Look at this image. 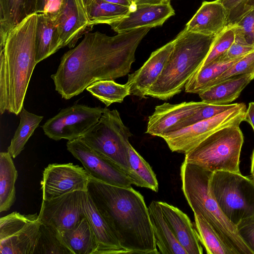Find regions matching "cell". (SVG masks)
Masks as SVG:
<instances>
[{
	"instance_id": "17",
	"label": "cell",
	"mask_w": 254,
	"mask_h": 254,
	"mask_svg": "<svg viewBox=\"0 0 254 254\" xmlns=\"http://www.w3.org/2000/svg\"><path fill=\"white\" fill-rule=\"evenodd\" d=\"M174 44V39L153 52L138 69L128 74L127 84L130 94L141 98L147 96L148 91L162 73Z\"/></svg>"
},
{
	"instance_id": "1",
	"label": "cell",
	"mask_w": 254,
	"mask_h": 254,
	"mask_svg": "<svg viewBox=\"0 0 254 254\" xmlns=\"http://www.w3.org/2000/svg\"><path fill=\"white\" fill-rule=\"evenodd\" d=\"M150 29L140 28L113 36L99 31L86 33L77 46L63 55L56 72L51 75L56 91L68 100L94 82L126 75L135 62L137 48Z\"/></svg>"
},
{
	"instance_id": "12",
	"label": "cell",
	"mask_w": 254,
	"mask_h": 254,
	"mask_svg": "<svg viewBox=\"0 0 254 254\" xmlns=\"http://www.w3.org/2000/svg\"><path fill=\"white\" fill-rule=\"evenodd\" d=\"M67 150L83 165L88 175L110 185L130 187L132 181L122 170L86 144L80 138L68 140Z\"/></svg>"
},
{
	"instance_id": "33",
	"label": "cell",
	"mask_w": 254,
	"mask_h": 254,
	"mask_svg": "<svg viewBox=\"0 0 254 254\" xmlns=\"http://www.w3.org/2000/svg\"><path fill=\"white\" fill-rule=\"evenodd\" d=\"M86 89L107 107L114 103H122L126 97L130 95L129 87L127 83L120 84L114 80L94 82Z\"/></svg>"
},
{
	"instance_id": "26",
	"label": "cell",
	"mask_w": 254,
	"mask_h": 254,
	"mask_svg": "<svg viewBox=\"0 0 254 254\" xmlns=\"http://www.w3.org/2000/svg\"><path fill=\"white\" fill-rule=\"evenodd\" d=\"M58 231L72 254H96L98 249L97 240L85 217L73 228Z\"/></svg>"
},
{
	"instance_id": "23",
	"label": "cell",
	"mask_w": 254,
	"mask_h": 254,
	"mask_svg": "<svg viewBox=\"0 0 254 254\" xmlns=\"http://www.w3.org/2000/svg\"><path fill=\"white\" fill-rule=\"evenodd\" d=\"M39 0H0V49L9 32L29 16L38 13Z\"/></svg>"
},
{
	"instance_id": "4",
	"label": "cell",
	"mask_w": 254,
	"mask_h": 254,
	"mask_svg": "<svg viewBox=\"0 0 254 254\" xmlns=\"http://www.w3.org/2000/svg\"><path fill=\"white\" fill-rule=\"evenodd\" d=\"M216 36L182 30L159 78L146 96L166 100L180 93L207 57Z\"/></svg>"
},
{
	"instance_id": "40",
	"label": "cell",
	"mask_w": 254,
	"mask_h": 254,
	"mask_svg": "<svg viewBox=\"0 0 254 254\" xmlns=\"http://www.w3.org/2000/svg\"><path fill=\"white\" fill-rule=\"evenodd\" d=\"M236 228L241 239L254 254V214L241 220Z\"/></svg>"
},
{
	"instance_id": "47",
	"label": "cell",
	"mask_w": 254,
	"mask_h": 254,
	"mask_svg": "<svg viewBox=\"0 0 254 254\" xmlns=\"http://www.w3.org/2000/svg\"><path fill=\"white\" fill-rule=\"evenodd\" d=\"M254 183V174L252 175V179Z\"/></svg>"
},
{
	"instance_id": "38",
	"label": "cell",
	"mask_w": 254,
	"mask_h": 254,
	"mask_svg": "<svg viewBox=\"0 0 254 254\" xmlns=\"http://www.w3.org/2000/svg\"><path fill=\"white\" fill-rule=\"evenodd\" d=\"M246 74H254V51L237 61L221 74L210 86L231 77Z\"/></svg>"
},
{
	"instance_id": "48",
	"label": "cell",
	"mask_w": 254,
	"mask_h": 254,
	"mask_svg": "<svg viewBox=\"0 0 254 254\" xmlns=\"http://www.w3.org/2000/svg\"><path fill=\"white\" fill-rule=\"evenodd\" d=\"M171 0H165V1H170Z\"/></svg>"
},
{
	"instance_id": "32",
	"label": "cell",
	"mask_w": 254,
	"mask_h": 254,
	"mask_svg": "<svg viewBox=\"0 0 254 254\" xmlns=\"http://www.w3.org/2000/svg\"><path fill=\"white\" fill-rule=\"evenodd\" d=\"M43 116L30 113L23 108L20 114V123L16 129L7 152L13 158H16L24 149L25 145L39 126Z\"/></svg>"
},
{
	"instance_id": "8",
	"label": "cell",
	"mask_w": 254,
	"mask_h": 254,
	"mask_svg": "<svg viewBox=\"0 0 254 254\" xmlns=\"http://www.w3.org/2000/svg\"><path fill=\"white\" fill-rule=\"evenodd\" d=\"M210 192L226 217L234 225L254 214V183L241 173L217 171L209 182Z\"/></svg>"
},
{
	"instance_id": "7",
	"label": "cell",
	"mask_w": 254,
	"mask_h": 254,
	"mask_svg": "<svg viewBox=\"0 0 254 254\" xmlns=\"http://www.w3.org/2000/svg\"><path fill=\"white\" fill-rule=\"evenodd\" d=\"M131 136L119 112L105 108L98 122L80 138L129 177L128 144Z\"/></svg>"
},
{
	"instance_id": "3",
	"label": "cell",
	"mask_w": 254,
	"mask_h": 254,
	"mask_svg": "<svg viewBox=\"0 0 254 254\" xmlns=\"http://www.w3.org/2000/svg\"><path fill=\"white\" fill-rule=\"evenodd\" d=\"M38 13L13 28L0 49V113L18 115L23 108L26 93L36 65V33Z\"/></svg>"
},
{
	"instance_id": "31",
	"label": "cell",
	"mask_w": 254,
	"mask_h": 254,
	"mask_svg": "<svg viewBox=\"0 0 254 254\" xmlns=\"http://www.w3.org/2000/svg\"><path fill=\"white\" fill-rule=\"evenodd\" d=\"M195 231L207 254H234L213 227L199 213H194Z\"/></svg>"
},
{
	"instance_id": "22",
	"label": "cell",
	"mask_w": 254,
	"mask_h": 254,
	"mask_svg": "<svg viewBox=\"0 0 254 254\" xmlns=\"http://www.w3.org/2000/svg\"><path fill=\"white\" fill-rule=\"evenodd\" d=\"M148 213L156 247L161 254H188L164 217L159 201H152Z\"/></svg>"
},
{
	"instance_id": "25",
	"label": "cell",
	"mask_w": 254,
	"mask_h": 254,
	"mask_svg": "<svg viewBox=\"0 0 254 254\" xmlns=\"http://www.w3.org/2000/svg\"><path fill=\"white\" fill-rule=\"evenodd\" d=\"M35 44L37 64L62 48L55 19L48 13H38Z\"/></svg>"
},
{
	"instance_id": "15",
	"label": "cell",
	"mask_w": 254,
	"mask_h": 254,
	"mask_svg": "<svg viewBox=\"0 0 254 254\" xmlns=\"http://www.w3.org/2000/svg\"><path fill=\"white\" fill-rule=\"evenodd\" d=\"M54 19L62 48H74L78 40L92 26L80 0H63Z\"/></svg>"
},
{
	"instance_id": "35",
	"label": "cell",
	"mask_w": 254,
	"mask_h": 254,
	"mask_svg": "<svg viewBox=\"0 0 254 254\" xmlns=\"http://www.w3.org/2000/svg\"><path fill=\"white\" fill-rule=\"evenodd\" d=\"M234 40L235 32L233 26L231 24H228L215 36L207 57L198 70L224 54L231 46Z\"/></svg>"
},
{
	"instance_id": "46",
	"label": "cell",
	"mask_w": 254,
	"mask_h": 254,
	"mask_svg": "<svg viewBox=\"0 0 254 254\" xmlns=\"http://www.w3.org/2000/svg\"><path fill=\"white\" fill-rule=\"evenodd\" d=\"M251 163V173L253 175L254 174V149L252 153Z\"/></svg>"
},
{
	"instance_id": "39",
	"label": "cell",
	"mask_w": 254,
	"mask_h": 254,
	"mask_svg": "<svg viewBox=\"0 0 254 254\" xmlns=\"http://www.w3.org/2000/svg\"><path fill=\"white\" fill-rule=\"evenodd\" d=\"M227 13L228 24L237 22L246 12L254 7V0H221Z\"/></svg>"
},
{
	"instance_id": "18",
	"label": "cell",
	"mask_w": 254,
	"mask_h": 254,
	"mask_svg": "<svg viewBox=\"0 0 254 254\" xmlns=\"http://www.w3.org/2000/svg\"><path fill=\"white\" fill-rule=\"evenodd\" d=\"M204 103L202 101L176 104L164 103L156 106L153 113L148 117L146 133L161 137L175 131L181 122L195 113Z\"/></svg>"
},
{
	"instance_id": "11",
	"label": "cell",
	"mask_w": 254,
	"mask_h": 254,
	"mask_svg": "<svg viewBox=\"0 0 254 254\" xmlns=\"http://www.w3.org/2000/svg\"><path fill=\"white\" fill-rule=\"evenodd\" d=\"M104 108L75 104L63 109L42 126L45 135L56 141L72 140L81 137L96 125Z\"/></svg>"
},
{
	"instance_id": "45",
	"label": "cell",
	"mask_w": 254,
	"mask_h": 254,
	"mask_svg": "<svg viewBox=\"0 0 254 254\" xmlns=\"http://www.w3.org/2000/svg\"><path fill=\"white\" fill-rule=\"evenodd\" d=\"M82 5L83 6V7L84 8V10H85L87 15V11L91 4L92 2H93V0H80Z\"/></svg>"
},
{
	"instance_id": "34",
	"label": "cell",
	"mask_w": 254,
	"mask_h": 254,
	"mask_svg": "<svg viewBox=\"0 0 254 254\" xmlns=\"http://www.w3.org/2000/svg\"><path fill=\"white\" fill-rule=\"evenodd\" d=\"M40 231V236L34 254H72L63 241L58 230L41 223Z\"/></svg>"
},
{
	"instance_id": "6",
	"label": "cell",
	"mask_w": 254,
	"mask_h": 254,
	"mask_svg": "<svg viewBox=\"0 0 254 254\" xmlns=\"http://www.w3.org/2000/svg\"><path fill=\"white\" fill-rule=\"evenodd\" d=\"M243 142L240 126L226 127L212 133L185 154L184 160L212 172L240 173V157Z\"/></svg>"
},
{
	"instance_id": "42",
	"label": "cell",
	"mask_w": 254,
	"mask_h": 254,
	"mask_svg": "<svg viewBox=\"0 0 254 254\" xmlns=\"http://www.w3.org/2000/svg\"><path fill=\"white\" fill-rule=\"evenodd\" d=\"M244 121L248 122L254 131V102H251L247 109Z\"/></svg>"
},
{
	"instance_id": "5",
	"label": "cell",
	"mask_w": 254,
	"mask_h": 254,
	"mask_svg": "<svg viewBox=\"0 0 254 254\" xmlns=\"http://www.w3.org/2000/svg\"><path fill=\"white\" fill-rule=\"evenodd\" d=\"M213 172L185 160L181 166L182 190L193 213L213 227L234 254H254L239 236L236 226L222 211L209 188Z\"/></svg>"
},
{
	"instance_id": "19",
	"label": "cell",
	"mask_w": 254,
	"mask_h": 254,
	"mask_svg": "<svg viewBox=\"0 0 254 254\" xmlns=\"http://www.w3.org/2000/svg\"><path fill=\"white\" fill-rule=\"evenodd\" d=\"M81 203L84 215L97 240L98 249L96 254L125 253L94 203L87 190L82 191Z\"/></svg>"
},
{
	"instance_id": "36",
	"label": "cell",
	"mask_w": 254,
	"mask_h": 254,
	"mask_svg": "<svg viewBox=\"0 0 254 254\" xmlns=\"http://www.w3.org/2000/svg\"><path fill=\"white\" fill-rule=\"evenodd\" d=\"M235 32V41L254 47V7L231 24Z\"/></svg>"
},
{
	"instance_id": "37",
	"label": "cell",
	"mask_w": 254,
	"mask_h": 254,
	"mask_svg": "<svg viewBox=\"0 0 254 254\" xmlns=\"http://www.w3.org/2000/svg\"><path fill=\"white\" fill-rule=\"evenodd\" d=\"M236 104L237 103L232 104L216 105L204 102V104L195 113L181 122L177 126L175 131L191 126L198 122L212 118L234 107Z\"/></svg>"
},
{
	"instance_id": "27",
	"label": "cell",
	"mask_w": 254,
	"mask_h": 254,
	"mask_svg": "<svg viewBox=\"0 0 254 254\" xmlns=\"http://www.w3.org/2000/svg\"><path fill=\"white\" fill-rule=\"evenodd\" d=\"M8 152L0 153V212L7 211L16 200L15 184L18 173Z\"/></svg>"
},
{
	"instance_id": "9",
	"label": "cell",
	"mask_w": 254,
	"mask_h": 254,
	"mask_svg": "<svg viewBox=\"0 0 254 254\" xmlns=\"http://www.w3.org/2000/svg\"><path fill=\"white\" fill-rule=\"evenodd\" d=\"M247 108L244 103L236 105L212 118L177 131L162 135L172 152L186 154L203 139L223 127L240 126L244 121Z\"/></svg>"
},
{
	"instance_id": "14",
	"label": "cell",
	"mask_w": 254,
	"mask_h": 254,
	"mask_svg": "<svg viewBox=\"0 0 254 254\" xmlns=\"http://www.w3.org/2000/svg\"><path fill=\"white\" fill-rule=\"evenodd\" d=\"M82 191L76 190L49 200H42L39 214L41 223L58 231L73 228L85 217L81 203Z\"/></svg>"
},
{
	"instance_id": "30",
	"label": "cell",
	"mask_w": 254,
	"mask_h": 254,
	"mask_svg": "<svg viewBox=\"0 0 254 254\" xmlns=\"http://www.w3.org/2000/svg\"><path fill=\"white\" fill-rule=\"evenodd\" d=\"M134 8L104 0H93L87 11V16L92 26L110 25L126 17Z\"/></svg>"
},
{
	"instance_id": "44",
	"label": "cell",
	"mask_w": 254,
	"mask_h": 254,
	"mask_svg": "<svg viewBox=\"0 0 254 254\" xmlns=\"http://www.w3.org/2000/svg\"><path fill=\"white\" fill-rule=\"evenodd\" d=\"M135 4H155L165 2V0H134Z\"/></svg>"
},
{
	"instance_id": "10",
	"label": "cell",
	"mask_w": 254,
	"mask_h": 254,
	"mask_svg": "<svg viewBox=\"0 0 254 254\" xmlns=\"http://www.w3.org/2000/svg\"><path fill=\"white\" fill-rule=\"evenodd\" d=\"M39 214L12 212L0 219V254H34L40 236Z\"/></svg>"
},
{
	"instance_id": "28",
	"label": "cell",
	"mask_w": 254,
	"mask_h": 254,
	"mask_svg": "<svg viewBox=\"0 0 254 254\" xmlns=\"http://www.w3.org/2000/svg\"><path fill=\"white\" fill-rule=\"evenodd\" d=\"M242 58L229 61L217 59L202 67L186 83L184 87L185 92L199 94L208 88L221 74Z\"/></svg>"
},
{
	"instance_id": "2",
	"label": "cell",
	"mask_w": 254,
	"mask_h": 254,
	"mask_svg": "<svg viewBox=\"0 0 254 254\" xmlns=\"http://www.w3.org/2000/svg\"><path fill=\"white\" fill-rule=\"evenodd\" d=\"M87 191L125 254H160L141 193L90 177Z\"/></svg>"
},
{
	"instance_id": "41",
	"label": "cell",
	"mask_w": 254,
	"mask_h": 254,
	"mask_svg": "<svg viewBox=\"0 0 254 254\" xmlns=\"http://www.w3.org/2000/svg\"><path fill=\"white\" fill-rule=\"evenodd\" d=\"M254 51V47L234 41L229 49L218 59L224 61L232 60L243 57Z\"/></svg>"
},
{
	"instance_id": "21",
	"label": "cell",
	"mask_w": 254,
	"mask_h": 254,
	"mask_svg": "<svg viewBox=\"0 0 254 254\" xmlns=\"http://www.w3.org/2000/svg\"><path fill=\"white\" fill-rule=\"evenodd\" d=\"M159 203L175 236L188 254H202L200 242L188 216L167 202L159 201Z\"/></svg>"
},
{
	"instance_id": "20",
	"label": "cell",
	"mask_w": 254,
	"mask_h": 254,
	"mask_svg": "<svg viewBox=\"0 0 254 254\" xmlns=\"http://www.w3.org/2000/svg\"><path fill=\"white\" fill-rule=\"evenodd\" d=\"M227 11L221 0L204 1L186 24V31L216 36L228 24Z\"/></svg>"
},
{
	"instance_id": "29",
	"label": "cell",
	"mask_w": 254,
	"mask_h": 254,
	"mask_svg": "<svg viewBox=\"0 0 254 254\" xmlns=\"http://www.w3.org/2000/svg\"><path fill=\"white\" fill-rule=\"evenodd\" d=\"M128 153L130 167L129 177L132 181L133 185L157 192L158 182L149 163L130 143L128 144Z\"/></svg>"
},
{
	"instance_id": "13",
	"label": "cell",
	"mask_w": 254,
	"mask_h": 254,
	"mask_svg": "<svg viewBox=\"0 0 254 254\" xmlns=\"http://www.w3.org/2000/svg\"><path fill=\"white\" fill-rule=\"evenodd\" d=\"M89 179L84 168L78 165L49 164L43 172L42 199L49 200L72 191L87 190Z\"/></svg>"
},
{
	"instance_id": "24",
	"label": "cell",
	"mask_w": 254,
	"mask_h": 254,
	"mask_svg": "<svg viewBox=\"0 0 254 254\" xmlns=\"http://www.w3.org/2000/svg\"><path fill=\"white\" fill-rule=\"evenodd\" d=\"M254 79V74H246L231 77L209 87L198 94L201 101L225 105L239 97L242 90Z\"/></svg>"
},
{
	"instance_id": "43",
	"label": "cell",
	"mask_w": 254,
	"mask_h": 254,
	"mask_svg": "<svg viewBox=\"0 0 254 254\" xmlns=\"http://www.w3.org/2000/svg\"><path fill=\"white\" fill-rule=\"evenodd\" d=\"M105 1L134 8L135 6L134 0H104Z\"/></svg>"
},
{
	"instance_id": "16",
	"label": "cell",
	"mask_w": 254,
	"mask_h": 254,
	"mask_svg": "<svg viewBox=\"0 0 254 254\" xmlns=\"http://www.w3.org/2000/svg\"><path fill=\"white\" fill-rule=\"evenodd\" d=\"M175 14L170 1L155 4H135L134 8L122 19L109 25L117 33L133 29L160 26Z\"/></svg>"
}]
</instances>
